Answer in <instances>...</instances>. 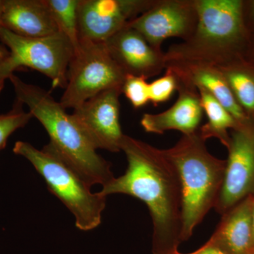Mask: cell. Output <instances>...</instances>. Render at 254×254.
<instances>
[{
  "instance_id": "6da1fadb",
  "label": "cell",
  "mask_w": 254,
  "mask_h": 254,
  "mask_svg": "<svg viewBox=\"0 0 254 254\" xmlns=\"http://www.w3.org/2000/svg\"><path fill=\"white\" fill-rule=\"evenodd\" d=\"M121 150L128 166L99 193L131 195L145 203L153 222V254H175L182 244V192L176 168L163 150L125 135Z\"/></svg>"
},
{
  "instance_id": "7a4b0ae2",
  "label": "cell",
  "mask_w": 254,
  "mask_h": 254,
  "mask_svg": "<svg viewBox=\"0 0 254 254\" xmlns=\"http://www.w3.org/2000/svg\"><path fill=\"white\" fill-rule=\"evenodd\" d=\"M9 79L16 100L28 106L33 118L46 128L50 139L48 144L88 186L104 187L115 178L111 163L97 153L72 115L66 113L50 92L26 83L15 74Z\"/></svg>"
},
{
  "instance_id": "3957f363",
  "label": "cell",
  "mask_w": 254,
  "mask_h": 254,
  "mask_svg": "<svg viewBox=\"0 0 254 254\" xmlns=\"http://www.w3.org/2000/svg\"><path fill=\"white\" fill-rule=\"evenodd\" d=\"M198 20L192 36L165 53L168 63L220 66L245 57L251 34L246 28L242 0H196Z\"/></svg>"
},
{
  "instance_id": "277c9868",
  "label": "cell",
  "mask_w": 254,
  "mask_h": 254,
  "mask_svg": "<svg viewBox=\"0 0 254 254\" xmlns=\"http://www.w3.org/2000/svg\"><path fill=\"white\" fill-rule=\"evenodd\" d=\"M176 168L182 192L181 242L190 240L195 227L215 208L225 175L226 160L209 153L198 131L182 135L163 150Z\"/></svg>"
},
{
  "instance_id": "5b68a950",
  "label": "cell",
  "mask_w": 254,
  "mask_h": 254,
  "mask_svg": "<svg viewBox=\"0 0 254 254\" xmlns=\"http://www.w3.org/2000/svg\"><path fill=\"white\" fill-rule=\"evenodd\" d=\"M13 151L28 160L43 177L50 191L73 214L77 228L88 231L99 226L107 197L99 192L93 193L91 187L49 144L38 150L28 142L19 141L15 143Z\"/></svg>"
},
{
  "instance_id": "8992f818",
  "label": "cell",
  "mask_w": 254,
  "mask_h": 254,
  "mask_svg": "<svg viewBox=\"0 0 254 254\" xmlns=\"http://www.w3.org/2000/svg\"><path fill=\"white\" fill-rule=\"evenodd\" d=\"M0 41L9 52L0 60V72L5 79L16 70L26 67L46 75L53 88H66L74 47L61 32L43 38H26L3 28Z\"/></svg>"
},
{
  "instance_id": "52a82bcc",
  "label": "cell",
  "mask_w": 254,
  "mask_h": 254,
  "mask_svg": "<svg viewBox=\"0 0 254 254\" xmlns=\"http://www.w3.org/2000/svg\"><path fill=\"white\" fill-rule=\"evenodd\" d=\"M126 76L104 43L80 40L68 66L67 83L60 104L65 109H75L101 92L122 90Z\"/></svg>"
},
{
  "instance_id": "ba28073f",
  "label": "cell",
  "mask_w": 254,
  "mask_h": 254,
  "mask_svg": "<svg viewBox=\"0 0 254 254\" xmlns=\"http://www.w3.org/2000/svg\"><path fill=\"white\" fill-rule=\"evenodd\" d=\"M227 148L223 183L214 208L221 215L254 195V123L232 129Z\"/></svg>"
},
{
  "instance_id": "9c48e42d",
  "label": "cell",
  "mask_w": 254,
  "mask_h": 254,
  "mask_svg": "<svg viewBox=\"0 0 254 254\" xmlns=\"http://www.w3.org/2000/svg\"><path fill=\"white\" fill-rule=\"evenodd\" d=\"M196 0H156L149 9L128 23L158 50L170 38L187 41L198 23Z\"/></svg>"
},
{
  "instance_id": "30bf717a",
  "label": "cell",
  "mask_w": 254,
  "mask_h": 254,
  "mask_svg": "<svg viewBox=\"0 0 254 254\" xmlns=\"http://www.w3.org/2000/svg\"><path fill=\"white\" fill-rule=\"evenodd\" d=\"M122 93L119 88L107 90L73 109L75 122L96 150L121 151L125 136L120 121Z\"/></svg>"
},
{
  "instance_id": "8fae6325",
  "label": "cell",
  "mask_w": 254,
  "mask_h": 254,
  "mask_svg": "<svg viewBox=\"0 0 254 254\" xmlns=\"http://www.w3.org/2000/svg\"><path fill=\"white\" fill-rule=\"evenodd\" d=\"M156 0H80V40L104 43L143 14Z\"/></svg>"
},
{
  "instance_id": "7c38bea8",
  "label": "cell",
  "mask_w": 254,
  "mask_h": 254,
  "mask_svg": "<svg viewBox=\"0 0 254 254\" xmlns=\"http://www.w3.org/2000/svg\"><path fill=\"white\" fill-rule=\"evenodd\" d=\"M115 63L128 75L148 78L166 67L165 53L153 48L144 37L127 26L104 42Z\"/></svg>"
},
{
  "instance_id": "4fadbf2b",
  "label": "cell",
  "mask_w": 254,
  "mask_h": 254,
  "mask_svg": "<svg viewBox=\"0 0 254 254\" xmlns=\"http://www.w3.org/2000/svg\"><path fill=\"white\" fill-rule=\"evenodd\" d=\"M178 98L171 108L158 114L145 113L141 125L148 133L163 134L177 130L183 135L196 133L200 128L203 110L198 89L178 78Z\"/></svg>"
},
{
  "instance_id": "5bb4252c",
  "label": "cell",
  "mask_w": 254,
  "mask_h": 254,
  "mask_svg": "<svg viewBox=\"0 0 254 254\" xmlns=\"http://www.w3.org/2000/svg\"><path fill=\"white\" fill-rule=\"evenodd\" d=\"M166 67L171 68L180 81L206 90L240 125L250 123L217 66L203 63H168Z\"/></svg>"
},
{
  "instance_id": "9a60e30c",
  "label": "cell",
  "mask_w": 254,
  "mask_h": 254,
  "mask_svg": "<svg viewBox=\"0 0 254 254\" xmlns=\"http://www.w3.org/2000/svg\"><path fill=\"white\" fill-rule=\"evenodd\" d=\"M2 24L6 29L26 38L60 33L45 0H4Z\"/></svg>"
},
{
  "instance_id": "2e32d148",
  "label": "cell",
  "mask_w": 254,
  "mask_h": 254,
  "mask_svg": "<svg viewBox=\"0 0 254 254\" xmlns=\"http://www.w3.org/2000/svg\"><path fill=\"white\" fill-rule=\"evenodd\" d=\"M254 195H250L222 215L209 240L229 254H254L252 213Z\"/></svg>"
},
{
  "instance_id": "e0dca14e",
  "label": "cell",
  "mask_w": 254,
  "mask_h": 254,
  "mask_svg": "<svg viewBox=\"0 0 254 254\" xmlns=\"http://www.w3.org/2000/svg\"><path fill=\"white\" fill-rule=\"evenodd\" d=\"M217 67L240 108L254 123V63L241 57Z\"/></svg>"
},
{
  "instance_id": "ac0fdd59",
  "label": "cell",
  "mask_w": 254,
  "mask_h": 254,
  "mask_svg": "<svg viewBox=\"0 0 254 254\" xmlns=\"http://www.w3.org/2000/svg\"><path fill=\"white\" fill-rule=\"evenodd\" d=\"M196 88L203 112L208 119L207 123L198 129L200 137L205 141L208 138H217L227 148L230 141L228 130L235 129L241 125L209 92L201 87Z\"/></svg>"
},
{
  "instance_id": "d6986e66",
  "label": "cell",
  "mask_w": 254,
  "mask_h": 254,
  "mask_svg": "<svg viewBox=\"0 0 254 254\" xmlns=\"http://www.w3.org/2000/svg\"><path fill=\"white\" fill-rule=\"evenodd\" d=\"M60 32L71 42L74 50L80 43L78 9L80 0H45Z\"/></svg>"
},
{
  "instance_id": "ffe728a7",
  "label": "cell",
  "mask_w": 254,
  "mask_h": 254,
  "mask_svg": "<svg viewBox=\"0 0 254 254\" xmlns=\"http://www.w3.org/2000/svg\"><path fill=\"white\" fill-rule=\"evenodd\" d=\"M33 118L29 111L23 109L22 103L16 100L12 109L0 115V151L6 146L9 136L16 130L26 126Z\"/></svg>"
},
{
  "instance_id": "44dd1931",
  "label": "cell",
  "mask_w": 254,
  "mask_h": 254,
  "mask_svg": "<svg viewBox=\"0 0 254 254\" xmlns=\"http://www.w3.org/2000/svg\"><path fill=\"white\" fill-rule=\"evenodd\" d=\"M146 78L127 74L122 87V93L135 109L149 103V83Z\"/></svg>"
},
{
  "instance_id": "7402d4cb",
  "label": "cell",
  "mask_w": 254,
  "mask_h": 254,
  "mask_svg": "<svg viewBox=\"0 0 254 254\" xmlns=\"http://www.w3.org/2000/svg\"><path fill=\"white\" fill-rule=\"evenodd\" d=\"M165 74L149 83V99L155 106L168 101L177 91L178 79L171 68H165Z\"/></svg>"
},
{
  "instance_id": "603a6c76",
  "label": "cell",
  "mask_w": 254,
  "mask_h": 254,
  "mask_svg": "<svg viewBox=\"0 0 254 254\" xmlns=\"http://www.w3.org/2000/svg\"><path fill=\"white\" fill-rule=\"evenodd\" d=\"M243 18L251 36L254 34V0L243 1Z\"/></svg>"
},
{
  "instance_id": "cb8c5ba5",
  "label": "cell",
  "mask_w": 254,
  "mask_h": 254,
  "mask_svg": "<svg viewBox=\"0 0 254 254\" xmlns=\"http://www.w3.org/2000/svg\"><path fill=\"white\" fill-rule=\"evenodd\" d=\"M175 254H229L226 251L221 248L220 246L214 243L211 240H209L204 245L202 246L195 252L190 254H181L180 252H177Z\"/></svg>"
},
{
  "instance_id": "d4e9b609",
  "label": "cell",
  "mask_w": 254,
  "mask_h": 254,
  "mask_svg": "<svg viewBox=\"0 0 254 254\" xmlns=\"http://www.w3.org/2000/svg\"><path fill=\"white\" fill-rule=\"evenodd\" d=\"M245 58L254 63V34L251 36L250 45Z\"/></svg>"
},
{
  "instance_id": "484cf974",
  "label": "cell",
  "mask_w": 254,
  "mask_h": 254,
  "mask_svg": "<svg viewBox=\"0 0 254 254\" xmlns=\"http://www.w3.org/2000/svg\"><path fill=\"white\" fill-rule=\"evenodd\" d=\"M4 0H0V33L3 28L2 19L4 14Z\"/></svg>"
},
{
  "instance_id": "4316f807",
  "label": "cell",
  "mask_w": 254,
  "mask_h": 254,
  "mask_svg": "<svg viewBox=\"0 0 254 254\" xmlns=\"http://www.w3.org/2000/svg\"><path fill=\"white\" fill-rule=\"evenodd\" d=\"M252 235H253V241H254V198L253 205H252Z\"/></svg>"
},
{
  "instance_id": "83f0119b",
  "label": "cell",
  "mask_w": 254,
  "mask_h": 254,
  "mask_svg": "<svg viewBox=\"0 0 254 254\" xmlns=\"http://www.w3.org/2000/svg\"><path fill=\"white\" fill-rule=\"evenodd\" d=\"M5 81H6V79L3 77L2 75H1V72H0V93H1L3 88H4Z\"/></svg>"
}]
</instances>
